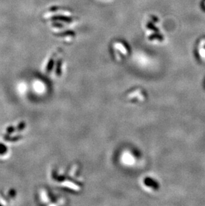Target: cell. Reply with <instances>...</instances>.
<instances>
[{
	"label": "cell",
	"instance_id": "1",
	"mask_svg": "<svg viewBox=\"0 0 205 206\" xmlns=\"http://www.w3.org/2000/svg\"><path fill=\"white\" fill-rule=\"evenodd\" d=\"M3 138H4L5 141H10V142H15V141L20 140V139L22 138V137L20 136L10 137L9 135H8L6 133L5 135H3Z\"/></svg>",
	"mask_w": 205,
	"mask_h": 206
},
{
	"label": "cell",
	"instance_id": "3",
	"mask_svg": "<svg viewBox=\"0 0 205 206\" xmlns=\"http://www.w3.org/2000/svg\"><path fill=\"white\" fill-rule=\"evenodd\" d=\"M7 152V147L4 144H0V155H4L6 154Z\"/></svg>",
	"mask_w": 205,
	"mask_h": 206
},
{
	"label": "cell",
	"instance_id": "2",
	"mask_svg": "<svg viewBox=\"0 0 205 206\" xmlns=\"http://www.w3.org/2000/svg\"><path fill=\"white\" fill-rule=\"evenodd\" d=\"M25 123L24 122V121H21V122L19 123L17 125V127H16L15 131L20 132L21 131L23 130V129H25Z\"/></svg>",
	"mask_w": 205,
	"mask_h": 206
},
{
	"label": "cell",
	"instance_id": "4",
	"mask_svg": "<svg viewBox=\"0 0 205 206\" xmlns=\"http://www.w3.org/2000/svg\"><path fill=\"white\" fill-rule=\"evenodd\" d=\"M15 128L13 126H12V125H10L9 127H7V128H6V129H5L6 133L8 134V135H10V134L13 133V132H15Z\"/></svg>",
	"mask_w": 205,
	"mask_h": 206
},
{
	"label": "cell",
	"instance_id": "5",
	"mask_svg": "<svg viewBox=\"0 0 205 206\" xmlns=\"http://www.w3.org/2000/svg\"><path fill=\"white\" fill-rule=\"evenodd\" d=\"M0 201H1L3 205H8V202L7 201L6 198L4 197L2 193H0Z\"/></svg>",
	"mask_w": 205,
	"mask_h": 206
},
{
	"label": "cell",
	"instance_id": "6",
	"mask_svg": "<svg viewBox=\"0 0 205 206\" xmlns=\"http://www.w3.org/2000/svg\"><path fill=\"white\" fill-rule=\"evenodd\" d=\"M16 191L14 189H10L8 191V196L11 198H13L15 197Z\"/></svg>",
	"mask_w": 205,
	"mask_h": 206
}]
</instances>
